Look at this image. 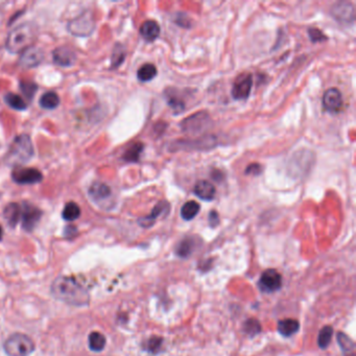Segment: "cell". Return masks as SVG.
<instances>
[{
    "label": "cell",
    "instance_id": "6",
    "mask_svg": "<svg viewBox=\"0 0 356 356\" xmlns=\"http://www.w3.org/2000/svg\"><path fill=\"white\" fill-rule=\"evenodd\" d=\"M12 179L20 185H32L40 183L43 175L40 170L29 168H15L12 171Z\"/></svg>",
    "mask_w": 356,
    "mask_h": 356
},
{
    "label": "cell",
    "instance_id": "4",
    "mask_svg": "<svg viewBox=\"0 0 356 356\" xmlns=\"http://www.w3.org/2000/svg\"><path fill=\"white\" fill-rule=\"evenodd\" d=\"M4 351L9 356H28L35 350L34 340L23 333H14L4 343Z\"/></svg>",
    "mask_w": 356,
    "mask_h": 356
},
{
    "label": "cell",
    "instance_id": "25",
    "mask_svg": "<svg viewBox=\"0 0 356 356\" xmlns=\"http://www.w3.org/2000/svg\"><path fill=\"white\" fill-rule=\"evenodd\" d=\"M157 72L158 71H157L156 66L154 64L147 63V64L142 65L139 68L138 71H137V78L140 82H143V83L149 82L156 77Z\"/></svg>",
    "mask_w": 356,
    "mask_h": 356
},
{
    "label": "cell",
    "instance_id": "23",
    "mask_svg": "<svg viewBox=\"0 0 356 356\" xmlns=\"http://www.w3.org/2000/svg\"><path fill=\"white\" fill-rule=\"evenodd\" d=\"M200 212V205L195 201H189L185 203L181 208V216L185 221H191Z\"/></svg>",
    "mask_w": 356,
    "mask_h": 356
},
{
    "label": "cell",
    "instance_id": "27",
    "mask_svg": "<svg viewBox=\"0 0 356 356\" xmlns=\"http://www.w3.org/2000/svg\"><path fill=\"white\" fill-rule=\"evenodd\" d=\"M4 102L14 110L23 111L26 109V104L22 100V97L13 92H9L4 95Z\"/></svg>",
    "mask_w": 356,
    "mask_h": 356
},
{
    "label": "cell",
    "instance_id": "35",
    "mask_svg": "<svg viewBox=\"0 0 356 356\" xmlns=\"http://www.w3.org/2000/svg\"><path fill=\"white\" fill-rule=\"evenodd\" d=\"M168 104L170 107L172 108V110H177L178 112H182L184 111L185 109V105L184 103L182 102L180 98H177L176 96H169L168 97Z\"/></svg>",
    "mask_w": 356,
    "mask_h": 356
},
{
    "label": "cell",
    "instance_id": "9",
    "mask_svg": "<svg viewBox=\"0 0 356 356\" xmlns=\"http://www.w3.org/2000/svg\"><path fill=\"white\" fill-rule=\"evenodd\" d=\"M209 120H210L209 116L206 112H199L196 113V114L185 119L181 126L184 132L195 134L205 130L208 126Z\"/></svg>",
    "mask_w": 356,
    "mask_h": 356
},
{
    "label": "cell",
    "instance_id": "3",
    "mask_svg": "<svg viewBox=\"0 0 356 356\" xmlns=\"http://www.w3.org/2000/svg\"><path fill=\"white\" fill-rule=\"evenodd\" d=\"M9 155L11 162L18 164L28 162L35 155L34 146L29 136L26 134L17 136L10 147Z\"/></svg>",
    "mask_w": 356,
    "mask_h": 356
},
{
    "label": "cell",
    "instance_id": "24",
    "mask_svg": "<svg viewBox=\"0 0 356 356\" xmlns=\"http://www.w3.org/2000/svg\"><path fill=\"white\" fill-rule=\"evenodd\" d=\"M105 337L104 335L100 332H91L89 335V347L90 349L94 351V352H101L104 350V348L105 346Z\"/></svg>",
    "mask_w": 356,
    "mask_h": 356
},
{
    "label": "cell",
    "instance_id": "18",
    "mask_svg": "<svg viewBox=\"0 0 356 356\" xmlns=\"http://www.w3.org/2000/svg\"><path fill=\"white\" fill-rule=\"evenodd\" d=\"M160 26L154 20H147L143 22L140 27V35L145 40L148 42L155 41L160 35Z\"/></svg>",
    "mask_w": 356,
    "mask_h": 356
},
{
    "label": "cell",
    "instance_id": "29",
    "mask_svg": "<svg viewBox=\"0 0 356 356\" xmlns=\"http://www.w3.org/2000/svg\"><path fill=\"white\" fill-rule=\"evenodd\" d=\"M332 333H333V329L330 326H325L321 329L319 338H317V343H319V346H320V348H322V349H326V348L329 346V344L331 342Z\"/></svg>",
    "mask_w": 356,
    "mask_h": 356
},
{
    "label": "cell",
    "instance_id": "7",
    "mask_svg": "<svg viewBox=\"0 0 356 356\" xmlns=\"http://www.w3.org/2000/svg\"><path fill=\"white\" fill-rule=\"evenodd\" d=\"M253 87V77L251 73H242L236 78L232 88V95L237 101H245L250 96Z\"/></svg>",
    "mask_w": 356,
    "mask_h": 356
},
{
    "label": "cell",
    "instance_id": "12",
    "mask_svg": "<svg viewBox=\"0 0 356 356\" xmlns=\"http://www.w3.org/2000/svg\"><path fill=\"white\" fill-rule=\"evenodd\" d=\"M323 107L330 113H338L343 107V96L336 88H330L323 96Z\"/></svg>",
    "mask_w": 356,
    "mask_h": 356
},
{
    "label": "cell",
    "instance_id": "30",
    "mask_svg": "<svg viewBox=\"0 0 356 356\" xmlns=\"http://www.w3.org/2000/svg\"><path fill=\"white\" fill-rule=\"evenodd\" d=\"M337 342L339 344V346L342 347V349L344 352H353L354 351V343L353 340L347 336L345 333L339 332L337 333Z\"/></svg>",
    "mask_w": 356,
    "mask_h": 356
},
{
    "label": "cell",
    "instance_id": "22",
    "mask_svg": "<svg viewBox=\"0 0 356 356\" xmlns=\"http://www.w3.org/2000/svg\"><path fill=\"white\" fill-rule=\"evenodd\" d=\"M39 104L40 107L43 109L46 110L56 109L60 105V97L56 92H54V91H48V92L44 93L41 96Z\"/></svg>",
    "mask_w": 356,
    "mask_h": 356
},
{
    "label": "cell",
    "instance_id": "36",
    "mask_svg": "<svg viewBox=\"0 0 356 356\" xmlns=\"http://www.w3.org/2000/svg\"><path fill=\"white\" fill-rule=\"evenodd\" d=\"M308 34H309L310 39H312V41L314 42V43L327 39V38L325 37L324 34L321 32V30H319L317 28H310L308 30Z\"/></svg>",
    "mask_w": 356,
    "mask_h": 356
},
{
    "label": "cell",
    "instance_id": "32",
    "mask_svg": "<svg viewBox=\"0 0 356 356\" xmlns=\"http://www.w3.org/2000/svg\"><path fill=\"white\" fill-rule=\"evenodd\" d=\"M193 247H194L193 241L190 238H187V239L180 242V245L177 249V253H178L179 256L186 257V256H188L189 254L191 253Z\"/></svg>",
    "mask_w": 356,
    "mask_h": 356
},
{
    "label": "cell",
    "instance_id": "10",
    "mask_svg": "<svg viewBox=\"0 0 356 356\" xmlns=\"http://www.w3.org/2000/svg\"><path fill=\"white\" fill-rule=\"evenodd\" d=\"M44 59V52L43 50L33 45V46L28 47L22 54L19 59V65L23 68H34L39 66Z\"/></svg>",
    "mask_w": 356,
    "mask_h": 356
},
{
    "label": "cell",
    "instance_id": "17",
    "mask_svg": "<svg viewBox=\"0 0 356 356\" xmlns=\"http://www.w3.org/2000/svg\"><path fill=\"white\" fill-rule=\"evenodd\" d=\"M193 191L196 196L204 201H212L215 196V187L206 180L196 182Z\"/></svg>",
    "mask_w": 356,
    "mask_h": 356
},
{
    "label": "cell",
    "instance_id": "40",
    "mask_svg": "<svg viewBox=\"0 0 356 356\" xmlns=\"http://www.w3.org/2000/svg\"><path fill=\"white\" fill-rule=\"evenodd\" d=\"M2 228H1V227H0V240H1L2 239Z\"/></svg>",
    "mask_w": 356,
    "mask_h": 356
},
{
    "label": "cell",
    "instance_id": "8",
    "mask_svg": "<svg viewBox=\"0 0 356 356\" xmlns=\"http://www.w3.org/2000/svg\"><path fill=\"white\" fill-rule=\"evenodd\" d=\"M22 206H23V208L21 209L22 227L25 231L30 232L39 223L42 216V211L29 203H23Z\"/></svg>",
    "mask_w": 356,
    "mask_h": 356
},
{
    "label": "cell",
    "instance_id": "19",
    "mask_svg": "<svg viewBox=\"0 0 356 356\" xmlns=\"http://www.w3.org/2000/svg\"><path fill=\"white\" fill-rule=\"evenodd\" d=\"M5 222L12 228H15L21 218V208L17 203H10L3 210Z\"/></svg>",
    "mask_w": 356,
    "mask_h": 356
},
{
    "label": "cell",
    "instance_id": "34",
    "mask_svg": "<svg viewBox=\"0 0 356 356\" xmlns=\"http://www.w3.org/2000/svg\"><path fill=\"white\" fill-rule=\"evenodd\" d=\"M245 330L251 335H255L256 333H258L260 331V324L258 323V321L256 320H249L246 322L245 325Z\"/></svg>",
    "mask_w": 356,
    "mask_h": 356
},
{
    "label": "cell",
    "instance_id": "28",
    "mask_svg": "<svg viewBox=\"0 0 356 356\" xmlns=\"http://www.w3.org/2000/svg\"><path fill=\"white\" fill-rule=\"evenodd\" d=\"M126 59V49L124 45L117 43L112 52L111 59V68H117L124 63Z\"/></svg>",
    "mask_w": 356,
    "mask_h": 356
},
{
    "label": "cell",
    "instance_id": "15",
    "mask_svg": "<svg viewBox=\"0 0 356 356\" xmlns=\"http://www.w3.org/2000/svg\"><path fill=\"white\" fill-rule=\"evenodd\" d=\"M169 203L166 202V201H161L159 202L157 205L154 207L153 211H151V213L148 215V216H146V217H142L140 218L138 223L140 226L145 227V228H148V227L153 226L154 223L156 222V219L161 216V215H165L168 214L169 212Z\"/></svg>",
    "mask_w": 356,
    "mask_h": 356
},
{
    "label": "cell",
    "instance_id": "39",
    "mask_svg": "<svg viewBox=\"0 0 356 356\" xmlns=\"http://www.w3.org/2000/svg\"><path fill=\"white\" fill-rule=\"evenodd\" d=\"M77 232H78V229L75 228V227H73V226H68V227H66V229H65V234H66V235H68V236L75 235V234H77Z\"/></svg>",
    "mask_w": 356,
    "mask_h": 356
},
{
    "label": "cell",
    "instance_id": "33",
    "mask_svg": "<svg viewBox=\"0 0 356 356\" xmlns=\"http://www.w3.org/2000/svg\"><path fill=\"white\" fill-rule=\"evenodd\" d=\"M162 342L163 340L161 337L151 336L150 338H148V340H147V344L145 346L146 350H147L150 353H157L158 350L160 349Z\"/></svg>",
    "mask_w": 356,
    "mask_h": 356
},
{
    "label": "cell",
    "instance_id": "5",
    "mask_svg": "<svg viewBox=\"0 0 356 356\" xmlns=\"http://www.w3.org/2000/svg\"><path fill=\"white\" fill-rule=\"evenodd\" d=\"M67 28L69 32L77 37H87L93 33L95 28V21L92 13L86 11L80 16L68 22Z\"/></svg>",
    "mask_w": 356,
    "mask_h": 356
},
{
    "label": "cell",
    "instance_id": "37",
    "mask_svg": "<svg viewBox=\"0 0 356 356\" xmlns=\"http://www.w3.org/2000/svg\"><path fill=\"white\" fill-rule=\"evenodd\" d=\"M262 172V168L261 165L257 164V163H253V164H250L247 169H246V173L247 175H255V176H258L260 175V173Z\"/></svg>",
    "mask_w": 356,
    "mask_h": 356
},
{
    "label": "cell",
    "instance_id": "31",
    "mask_svg": "<svg viewBox=\"0 0 356 356\" xmlns=\"http://www.w3.org/2000/svg\"><path fill=\"white\" fill-rule=\"evenodd\" d=\"M20 88H21L22 92H23V94L28 98V100H32L38 90V86L36 83L24 82V81L20 82Z\"/></svg>",
    "mask_w": 356,
    "mask_h": 356
},
{
    "label": "cell",
    "instance_id": "16",
    "mask_svg": "<svg viewBox=\"0 0 356 356\" xmlns=\"http://www.w3.org/2000/svg\"><path fill=\"white\" fill-rule=\"evenodd\" d=\"M89 195L95 203L105 202L111 196V189L107 184L95 182L89 188Z\"/></svg>",
    "mask_w": 356,
    "mask_h": 356
},
{
    "label": "cell",
    "instance_id": "1",
    "mask_svg": "<svg viewBox=\"0 0 356 356\" xmlns=\"http://www.w3.org/2000/svg\"><path fill=\"white\" fill-rule=\"evenodd\" d=\"M51 293L58 300L73 306H85L90 300L85 287L77 280L67 276L59 277L55 280L51 285Z\"/></svg>",
    "mask_w": 356,
    "mask_h": 356
},
{
    "label": "cell",
    "instance_id": "14",
    "mask_svg": "<svg viewBox=\"0 0 356 356\" xmlns=\"http://www.w3.org/2000/svg\"><path fill=\"white\" fill-rule=\"evenodd\" d=\"M52 59L55 64L61 67H70L77 61V55L70 47L60 46L52 52Z\"/></svg>",
    "mask_w": 356,
    "mask_h": 356
},
{
    "label": "cell",
    "instance_id": "21",
    "mask_svg": "<svg viewBox=\"0 0 356 356\" xmlns=\"http://www.w3.org/2000/svg\"><path fill=\"white\" fill-rule=\"evenodd\" d=\"M143 148H145V146H143L141 142H136L125 151L123 159L125 161L131 163L138 162L140 159V155L143 151Z\"/></svg>",
    "mask_w": 356,
    "mask_h": 356
},
{
    "label": "cell",
    "instance_id": "2",
    "mask_svg": "<svg viewBox=\"0 0 356 356\" xmlns=\"http://www.w3.org/2000/svg\"><path fill=\"white\" fill-rule=\"evenodd\" d=\"M38 36V27L32 22L21 24L15 27L7 36L5 46L7 50L13 54L24 51L28 47L33 46Z\"/></svg>",
    "mask_w": 356,
    "mask_h": 356
},
{
    "label": "cell",
    "instance_id": "13",
    "mask_svg": "<svg viewBox=\"0 0 356 356\" xmlns=\"http://www.w3.org/2000/svg\"><path fill=\"white\" fill-rule=\"evenodd\" d=\"M331 14L337 21L343 22V23H350L355 18L354 6L350 2L346 1H340L333 5Z\"/></svg>",
    "mask_w": 356,
    "mask_h": 356
},
{
    "label": "cell",
    "instance_id": "20",
    "mask_svg": "<svg viewBox=\"0 0 356 356\" xmlns=\"http://www.w3.org/2000/svg\"><path fill=\"white\" fill-rule=\"evenodd\" d=\"M300 329V323L297 320L285 319L278 324V330L285 337H289L297 333Z\"/></svg>",
    "mask_w": 356,
    "mask_h": 356
},
{
    "label": "cell",
    "instance_id": "38",
    "mask_svg": "<svg viewBox=\"0 0 356 356\" xmlns=\"http://www.w3.org/2000/svg\"><path fill=\"white\" fill-rule=\"evenodd\" d=\"M209 224L211 227H216L219 224V216L216 211H211L209 213Z\"/></svg>",
    "mask_w": 356,
    "mask_h": 356
},
{
    "label": "cell",
    "instance_id": "11",
    "mask_svg": "<svg viewBox=\"0 0 356 356\" xmlns=\"http://www.w3.org/2000/svg\"><path fill=\"white\" fill-rule=\"evenodd\" d=\"M281 275L276 270H267L262 272L259 280V286L261 291L266 293H272L281 287Z\"/></svg>",
    "mask_w": 356,
    "mask_h": 356
},
{
    "label": "cell",
    "instance_id": "26",
    "mask_svg": "<svg viewBox=\"0 0 356 356\" xmlns=\"http://www.w3.org/2000/svg\"><path fill=\"white\" fill-rule=\"evenodd\" d=\"M80 215H81V209L78 204H75L74 202H69L66 204L62 212V216L65 221L68 222L75 221V219H78L80 217Z\"/></svg>",
    "mask_w": 356,
    "mask_h": 356
}]
</instances>
